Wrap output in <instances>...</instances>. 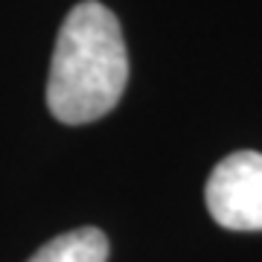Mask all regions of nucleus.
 Returning a JSON list of instances; mask_svg holds the SVG:
<instances>
[{"mask_svg":"<svg viewBox=\"0 0 262 262\" xmlns=\"http://www.w3.org/2000/svg\"><path fill=\"white\" fill-rule=\"evenodd\" d=\"M128 82V53L120 20L96 0L76 3L56 38L47 79L50 114L84 125L114 111Z\"/></svg>","mask_w":262,"mask_h":262,"instance_id":"nucleus-1","label":"nucleus"},{"mask_svg":"<svg viewBox=\"0 0 262 262\" xmlns=\"http://www.w3.org/2000/svg\"><path fill=\"white\" fill-rule=\"evenodd\" d=\"M27 262H108V236L99 227H79L50 239Z\"/></svg>","mask_w":262,"mask_h":262,"instance_id":"nucleus-3","label":"nucleus"},{"mask_svg":"<svg viewBox=\"0 0 262 262\" xmlns=\"http://www.w3.org/2000/svg\"><path fill=\"white\" fill-rule=\"evenodd\" d=\"M207 210L227 230H262V155L233 151L213 169L204 189Z\"/></svg>","mask_w":262,"mask_h":262,"instance_id":"nucleus-2","label":"nucleus"}]
</instances>
